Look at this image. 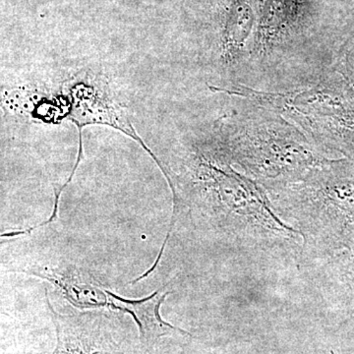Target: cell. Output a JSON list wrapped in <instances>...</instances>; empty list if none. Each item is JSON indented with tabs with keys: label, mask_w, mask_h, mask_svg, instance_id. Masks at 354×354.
Returning a JSON list of instances; mask_svg holds the SVG:
<instances>
[{
	"label": "cell",
	"mask_w": 354,
	"mask_h": 354,
	"mask_svg": "<svg viewBox=\"0 0 354 354\" xmlns=\"http://www.w3.org/2000/svg\"><path fill=\"white\" fill-rule=\"evenodd\" d=\"M293 79L297 86L288 90H260L243 84L209 86V90L281 114L319 150L335 151L354 162V94L344 78L319 60Z\"/></svg>",
	"instance_id": "obj_2"
},
{
	"label": "cell",
	"mask_w": 354,
	"mask_h": 354,
	"mask_svg": "<svg viewBox=\"0 0 354 354\" xmlns=\"http://www.w3.org/2000/svg\"><path fill=\"white\" fill-rule=\"evenodd\" d=\"M19 272L50 281L79 308L109 306V298L106 288L78 268L32 267Z\"/></svg>",
	"instance_id": "obj_9"
},
{
	"label": "cell",
	"mask_w": 354,
	"mask_h": 354,
	"mask_svg": "<svg viewBox=\"0 0 354 354\" xmlns=\"http://www.w3.org/2000/svg\"><path fill=\"white\" fill-rule=\"evenodd\" d=\"M274 212L304 239L300 260H324L354 242V162L330 160L295 183L265 186Z\"/></svg>",
	"instance_id": "obj_1"
},
{
	"label": "cell",
	"mask_w": 354,
	"mask_h": 354,
	"mask_svg": "<svg viewBox=\"0 0 354 354\" xmlns=\"http://www.w3.org/2000/svg\"><path fill=\"white\" fill-rule=\"evenodd\" d=\"M247 104L213 128L232 165L249 178L262 187L295 183L329 162L301 130L281 114Z\"/></svg>",
	"instance_id": "obj_3"
},
{
	"label": "cell",
	"mask_w": 354,
	"mask_h": 354,
	"mask_svg": "<svg viewBox=\"0 0 354 354\" xmlns=\"http://www.w3.org/2000/svg\"><path fill=\"white\" fill-rule=\"evenodd\" d=\"M167 286L155 291L142 299H127L106 290L109 298V306L132 315L139 327L140 341L146 351H153L158 339L174 334L189 335V333L174 327L162 320L160 314V305L164 304L169 291L162 292Z\"/></svg>",
	"instance_id": "obj_8"
},
{
	"label": "cell",
	"mask_w": 354,
	"mask_h": 354,
	"mask_svg": "<svg viewBox=\"0 0 354 354\" xmlns=\"http://www.w3.org/2000/svg\"><path fill=\"white\" fill-rule=\"evenodd\" d=\"M325 62L344 78L354 94V25L337 46L325 53Z\"/></svg>",
	"instance_id": "obj_10"
},
{
	"label": "cell",
	"mask_w": 354,
	"mask_h": 354,
	"mask_svg": "<svg viewBox=\"0 0 354 354\" xmlns=\"http://www.w3.org/2000/svg\"><path fill=\"white\" fill-rule=\"evenodd\" d=\"M6 102L14 111L32 120L53 124L71 121L78 130L79 137H83L86 127L95 125L118 130L138 143L167 176V165L158 160L139 136L127 109L116 100L104 77L81 72L55 90L20 88L11 93Z\"/></svg>",
	"instance_id": "obj_5"
},
{
	"label": "cell",
	"mask_w": 354,
	"mask_h": 354,
	"mask_svg": "<svg viewBox=\"0 0 354 354\" xmlns=\"http://www.w3.org/2000/svg\"><path fill=\"white\" fill-rule=\"evenodd\" d=\"M330 354H335V353H333V351H332V353H330Z\"/></svg>",
	"instance_id": "obj_12"
},
{
	"label": "cell",
	"mask_w": 354,
	"mask_h": 354,
	"mask_svg": "<svg viewBox=\"0 0 354 354\" xmlns=\"http://www.w3.org/2000/svg\"><path fill=\"white\" fill-rule=\"evenodd\" d=\"M342 274H344V283H346L354 293V256L351 258V262L346 265Z\"/></svg>",
	"instance_id": "obj_11"
},
{
	"label": "cell",
	"mask_w": 354,
	"mask_h": 354,
	"mask_svg": "<svg viewBox=\"0 0 354 354\" xmlns=\"http://www.w3.org/2000/svg\"><path fill=\"white\" fill-rule=\"evenodd\" d=\"M255 15L246 71L272 70L306 58L302 39L311 17V0H262Z\"/></svg>",
	"instance_id": "obj_6"
},
{
	"label": "cell",
	"mask_w": 354,
	"mask_h": 354,
	"mask_svg": "<svg viewBox=\"0 0 354 354\" xmlns=\"http://www.w3.org/2000/svg\"><path fill=\"white\" fill-rule=\"evenodd\" d=\"M46 299L57 327V344L53 354L113 353L115 344L102 330V314L87 312L62 315L53 309L46 288Z\"/></svg>",
	"instance_id": "obj_7"
},
{
	"label": "cell",
	"mask_w": 354,
	"mask_h": 354,
	"mask_svg": "<svg viewBox=\"0 0 354 354\" xmlns=\"http://www.w3.org/2000/svg\"><path fill=\"white\" fill-rule=\"evenodd\" d=\"M189 165L194 185L208 195L212 207L230 234L241 242L272 247L298 246L297 230L277 215L264 188L245 174L235 171L213 128L202 141L191 145Z\"/></svg>",
	"instance_id": "obj_4"
}]
</instances>
